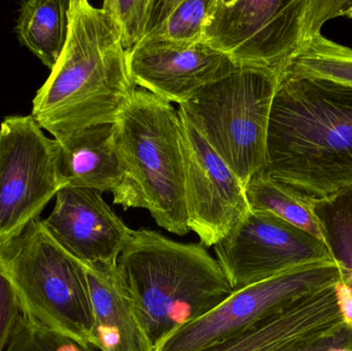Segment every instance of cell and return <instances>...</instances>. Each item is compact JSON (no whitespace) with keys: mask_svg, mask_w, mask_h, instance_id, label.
<instances>
[{"mask_svg":"<svg viewBox=\"0 0 352 351\" xmlns=\"http://www.w3.org/2000/svg\"><path fill=\"white\" fill-rule=\"evenodd\" d=\"M0 273L23 315L94 348V313L86 266L64 249L43 220L0 243Z\"/></svg>","mask_w":352,"mask_h":351,"instance_id":"5b68a950","label":"cell"},{"mask_svg":"<svg viewBox=\"0 0 352 351\" xmlns=\"http://www.w3.org/2000/svg\"><path fill=\"white\" fill-rule=\"evenodd\" d=\"M347 0H213L203 43L237 67L283 73L320 34L324 23L343 16Z\"/></svg>","mask_w":352,"mask_h":351,"instance_id":"8992f818","label":"cell"},{"mask_svg":"<svg viewBox=\"0 0 352 351\" xmlns=\"http://www.w3.org/2000/svg\"><path fill=\"white\" fill-rule=\"evenodd\" d=\"M153 0H105L102 8L115 23L122 45L129 53L144 39Z\"/></svg>","mask_w":352,"mask_h":351,"instance_id":"603a6c76","label":"cell"},{"mask_svg":"<svg viewBox=\"0 0 352 351\" xmlns=\"http://www.w3.org/2000/svg\"><path fill=\"white\" fill-rule=\"evenodd\" d=\"M115 23L87 0H70L65 47L37 90L32 113L55 139L113 124L135 92Z\"/></svg>","mask_w":352,"mask_h":351,"instance_id":"7a4b0ae2","label":"cell"},{"mask_svg":"<svg viewBox=\"0 0 352 351\" xmlns=\"http://www.w3.org/2000/svg\"><path fill=\"white\" fill-rule=\"evenodd\" d=\"M212 4L213 0H153L148 30L138 45L188 47L203 43Z\"/></svg>","mask_w":352,"mask_h":351,"instance_id":"ac0fdd59","label":"cell"},{"mask_svg":"<svg viewBox=\"0 0 352 351\" xmlns=\"http://www.w3.org/2000/svg\"><path fill=\"white\" fill-rule=\"evenodd\" d=\"M285 71L352 88V49L316 35Z\"/></svg>","mask_w":352,"mask_h":351,"instance_id":"44dd1931","label":"cell"},{"mask_svg":"<svg viewBox=\"0 0 352 351\" xmlns=\"http://www.w3.org/2000/svg\"><path fill=\"white\" fill-rule=\"evenodd\" d=\"M213 249L233 292L302 266L334 261L324 241L268 212H248Z\"/></svg>","mask_w":352,"mask_h":351,"instance_id":"30bf717a","label":"cell"},{"mask_svg":"<svg viewBox=\"0 0 352 351\" xmlns=\"http://www.w3.org/2000/svg\"><path fill=\"white\" fill-rule=\"evenodd\" d=\"M263 172L310 199L352 185V88L283 71L273 98Z\"/></svg>","mask_w":352,"mask_h":351,"instance_id":"6da1fadb","label":"cell"},{"mask_svg":"<svg viewBox=\"0 0 352 351\" xmlns=\"http://www.w3.org/2000/svg\"><path fill=\"white\" fill-rule=\"evenodd\" d=\"M65 188L60 146L32 115H8L0 124V243L38 220Z\"/></svg>","mask_w":352,"mask_h":351,"instance_id":"ba28073f","label":"cell"},{"mask_svg":"<svg viewBox=\"0 0 352 351\" xmlns=\"http://www.w3.org/2000/svg\"><path fill=\"white\" fill-rule=\"evenodd\" d=\"M94 313V348L151 351L118 266H86Z\"/></svg>","mask_w":352,"mask_h":351,"instance_id":"2e32d148","label":"cell"},{"mask_svg":"<svg viewBox=\"0 0 352 351\" xmlns=\"http://www.w3.org/2000/svg\"><path fill=\"white\" fill-rule=\"evenodd\" d=\"M341 280L334 261L318 262L289 270L232 293L212 311L175 332L158 351H197L236 335L287 310L298 301Z\"/></svg>","mask_w":352,"mask_h":351,"instance_id":"9c48e42d","label":"cell"},{"mask_svg":"<svg viewBox=\"0 0 352 351\" xmlns=\"http://www.w3.org/2000/svg\"><path fill=\"white\" fill-rule=\"evenodd\" d=\"M311 206L341 282L352 290V185L324 199H312Z\"/></svg>","mask_w":352,"mask_h":351,"instance_id":"ffe728a7","label":"cell"},{"mask_svg":"<svg viewBox=\"0 0 352 351\" xmlns=\"http://www.w3.org/2000/svg\"><path fill=\"white\" fill-rule=\"evenodd\" d=\"M125 177L113 203L148 210L158 226L190 232L184 195V157L178 109L146 90H136L115 122Z\"/></svg>","mask_w":352,"mask_h":351,"instance_id":"277c9868","label":"cell"},{"mask_svg":"<svg viewBox=\"0 0 352 351\" xmlns=\"http://www.w3.org/2000/svg\"><path fill=\"white\" fill-rule=\"evenodd\" d=\"M57 141L65 188L115 193L125 177L115 123L92 126Z\"/></svg>","mask_w":352,"mask_h":351,"instance_id":"9a60e30c","label":"cell"},{"mask_svg":"<svg viewBox=\"0 0 352 351\" xmlns=\"http://www.w3.org/2000/svg\"><path fill=\"white\" fill-rule=\"evenodd\" d=\"M151 351L227 300L233 290L202 243H182L148 229L134 230L118 260Z\"/></svg>","mask_w":352,"mask_h":351,"instance_id":"3957f363","label":"cell"},{"mask_svg":"<svg viewBox=\"0 0 352 351\" xmlns=\"http://www.w3.org/2000/svg\"><path fill=\"white\" fill-rule=\"evenodd\" d=\"M178 115L188 227L205 247H213L250 212L245 189L180 109Z\"/></svg>","mask_w":352,"mask_h":351,"instance_id":"8fae6325","label":"cell"},{"mask_svg":"<svg viewBox=\"0 0 352 351\" xmlns=\"http://www.w3.org/2000/svg\"><path fill=\"white\" fill-rule=\"evenodd\" d=\"M100 192L66 187L43 220L56 240L85 266H118L133 231L104 201Z\"/></svg>","mask_w":352,"mask_h":351,"instance_id":"7c38bea8","label":"cell"},{"mask_svg":"<svg viewBox=\"0 0 352 351\" xmlns=\"http://www.w3.org/2000/svg\"><path fill=\"white\" fill-rule=\"evenodd\" d=\"M278 76L238 67L203 88L180 111L245 187L266 166L267 136Z\"/></svg>","mask_w":352,"mask_h":351,"instance_id":"52a82bcc","label":"cell"},{"mask_svg":"<svg viewBox=\"0 0 352 351\" xmlns=\"http://www.w3.org/2000/svg\"><path fill=\"white\" fill-rule=\"evenodd\" d=\"M22 315L10 282L0 273V351H6Z\"/></svg>","mask_w":352,"mask_h":351,"instance_id":"cb8c5ba5","label":"cell"},{"mask_svg":"<svg viewBox=\"0 0 352 351\" xmlns=\"http://www.w3.org/2000/svg\"><path fill=\"white\" fill-rule=\"evenodd\" d=\"M244 189L250 212H268L324 241L312 212V199L307 196L263 171L254 175Z\"/></svg>","mask_w":352,"mask_h":351,"instance_id":"d6986e66","label":"cell"},{"mask_svg":"<svg viewBox=\"0 0 352 351\" xmlns=\"http://www.w3.org/2000/svg\"><path fill=\"white\" fill-rule=\"evenodd\" d=\"M70 0H28L20 3L16 22L21 45L53 69L65 47Z\"/></svg>","mask_w":352,"mask_h":351,"instance_id":"e0dca14e","label":"cell"},{"mask_svg":"<svg viewBox=\"0 0 352 351\" xmlns=\"http://www.w3.org/2000/svg\"><path fill=\"white\" fill-rule=\"evenodd\" d=\"M345 326L335 286L305 297L287 310L197 351H279L340 331Z\"/></svg>","mask_w":352,"mask_h":351,"instance_id":"5bb4252c","label":"cell"},{"mask_svg":"<svg viewBox=\"0 0 352 351\" xmlns=\"http://www.w3.org/2000/svg\"><path fill=\"white\" fill-rule=\"evenodd\" d=\"M128 63L135 86L179 105L238 68L204 43L188 47L140 43L128 53Z\"/></svg>","mask_w":352,"mask_h":351,"instance_id":"4fadbf2b","label":"cell"},{"mask_svg":"<svg viewBox=\"0 0 352 351\" xmlns=\"http://www.w3.org/2000/svg\"><path fill=\"white\" fill-rule=\"evenodd\" d=\"M337 303L345 326L352 330V290L345 282H339L335 286Z\"/></svg>","mask_w":352,"mask_h":351,"instance_id":"d4e9b609","label":"cell"},{"mask_svg":"<svg viewBox=\"0 0 352 351\" xmlns=\"http://www.w3.org/2000/svg\"><path fill=\"white\" fill-rule=\"evenodd\" d=\"M6 351H95L22 315Z\"/></svg>","mask_w":352,"mask_h":351,"instance_id":"7402d4cb","label":"cell"},{"mask_svg":"<svg viewBox=\"0 0 352 351\" xmlns=\"http://www.w3.org/2000/svg\"><path fill=\"white\" fill-rule=\"evenodd\" d=\"M343 16H347V18L352 19V1L349 3V5L347 6L346 10H345L344 14Z\"/></svg>","mask_w":352,"mask_h":351,"instance_id":"484cf974","label":"cell"}]
</instances>
